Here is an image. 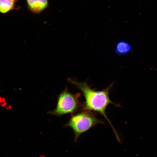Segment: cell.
<instances>
[{
    "instance_id": "cell-1",
    "label": "cell",
    "mask_w": 157,
    "mask_h": 157,
    "mask_svg": "<svg viewBox=\"0 0 157 157\" xmlns=\"http://www.w3.org/2000/svg\"><path fill=\"white\" fill-rule=\"evenodd\" d=\"M68 81L80 90L85 98V101L82 105V110L97 112L103 116L111 124L117 139L119 140L118 136L113 128L105 112L106 109L109 104H113L119 106L118 105L111 101L109 97V92L114 83L111 84L105 89L97 91L92 89L87 82H80L71 78H68Z\"/></svg>"
},
{
    "instance_id": "cell-2",
    "label": "cell",
    "mask_w": 157,
    "mask_h": 157,
    "mask_svg": "<svg viewBox=\"0 0 157 157\" xmlns=\"http://www.w3.org/2000/svg\"><path fill=\"white\" fill-rule=\"evenodd\" d=\"M99 124H103L105 123L98 119L92 111H83L72 115L65 126L73 130L76 142L80 135Z\"/></svg>"
},
{
    "instance_id": "cell-3",
    "label": "cell",
    "mask_w": 157,
    "mask_h": 157,
    "mask_svg": "<svg viewBox=\"0 0 157 157\" xmlns=\"http://www.w3.org/2000/svg\"><path fill=\"white\" fill-rule=\"evenodd\" d=\"M81 94H72L68 91L66 87L58 95L56 106L53 110L48 112L50 114L61 116L68 114H73L82 109V105L80 101Z\"/></svg>"
},
{
    "instance_id": "cell-4",
    "label": "cell",
    "mask_w": 157,
    "mask_h": 157,
    "mask_svg": "<svg viewBox=\"0 0 157 157\" xmlns=\"http://www.w3.org/2000/svg\"><path fill=\"white\" fill-rule=\"evenodd\" d=\"M29 9L33 12L38 13L48 6V0H27Z\"/></svg>"
},
{
    "instance_id": "cell-5",
    "label": "cell",
    "mask_w": 157,
    "mask_h": 157,
    "mask_svg": "<svg viewBox=\"0 0 157 157\" xmlns=\"http://www.w3.org/2000/svg\"><path fill=\"white\" fill-rule=\"evenodd\" d=\"M132 47L128 42L121 41L117 43L115 47V52L118 55H126L132 51Z\"/></svg>"
},
{
    "instance_id": "cell-6",
    "label": "cell",
    "mask_w": 157,
    "mask_h": 157,
    "mask_svg": "<svg viewBox=\"0 0 157 157\" xmlns=\"http://www.w3.org/2000/svg\"><path fill=\"white\" fill-rule=\"evenodd\" d=\"M14 2L8 0H0V13H5L13 9Z\"/></svg>"
},
{
    "instance_id": "cell-7",
    "label": "cell",
    "mask_w": 157,
    "mask_h": 157,
    "mask_svg": "<svg viewBox=\"0 0 157 157\" xmlns=\"http://www.w3.org/2000/svg\"><path fill=\"white\" fill-rule=\"evenodd\" d=\"M0 106L7 108L9 109L11 107V106L7 103L6 99L4 97L0 96Z\"/></svg>"
},
{
    "instance_id": "cell-8",
    "label": "cell",
    "mask_w": 157,
    "mask_h": 157,
    "mask_svg": "<svg viewBox=\"0 0 157 157\" xmlns=\"http://www.w3.org/2000/svg\"><path fill=\"white\" fill-rule=\"evenodd\" d=\"M8 1H12L13 2H15L16 1V0H8Z\"/></svg>"
}]
</instances>
